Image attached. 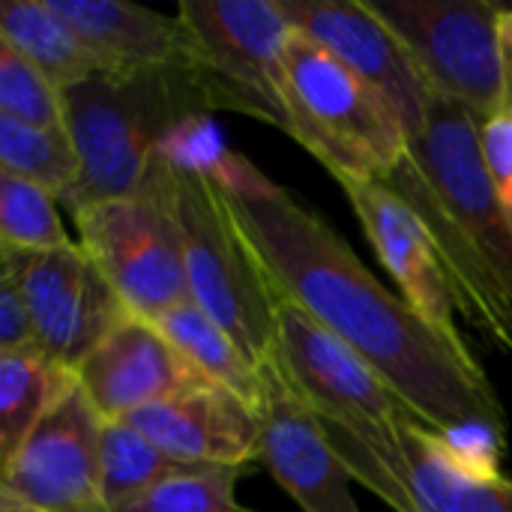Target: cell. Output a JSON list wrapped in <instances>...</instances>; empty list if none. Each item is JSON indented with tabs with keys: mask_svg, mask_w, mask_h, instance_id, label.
I'll use <instances>...</instances> for the list:
<instances>
[{
	"mask_svg": "<svg viewBox=\"0 0 512 512\" xmlns=\"http://www.w3.org/2000/svg\"><path fill=\"white\" fill-rule=\"evenodd\" d=\"M402 39L429 90L480 123L501 114V6L489 0H366Z\"/></svg>",
	"mask_w": 512,
	"mask_h": 512,
	"instance_id": "cell-8",
	"label": "cell"
},
{
	"mask_svg": "<svg viewBox=\"0 0 512 512\" xmlns=\"http://www.w3.org/2000/svg\"><path fill=\"white\" fill-rule=\"evenodd\" d=\"M282 9L294 30L336 54L396 108L408 138L426 129L435 93L402 39L366 0H282Z\"/></svg>",
	"mask_w": 512,
	"mask_h": 512,
	"instance_id": "cell-14",
	"label": "cell"
},
{
	"mask_svg": "<svg viewBox=\"0 0 512 512\" xmlns=\"http://www.w3.org/2000/svg\"><path fill=\"white\" fill-rule=\"evenodd\" d=\"M501 6H507V9H512V3H501Z\"/></svg>",
	"mask_w": 512,
	"mask_h": 512,
	"instance_id": "cell-31",
	"label": "cell"
},
{
	"mask_svg": "<svg viewBox=\"0 0 512 512\" xmlns=\"http://www.w3.org/2000/svg\"><path fill=\"white\" fill-rule=\"evenodd\" d=\"M480 144L495 198L512 228V114H498L480 123Z\"/></svg>",
	"mask_w": 512,
	"mask_h": 512,
	"instance_id": "cell-27",
	"label": "cell"
},
{
	"mask_svg": "<svg viewBox=\"0 0 512 512\" xmlns=\"http://www.w3.org/2000/svg\"><path fill=\"white\" fill-rule=\"evenodd\" d=\"M75 225L81 249L93 258L129 315L156 321L192 300L180 228L156 159L135 195L87 207L75 213Z\"/></svg>",
	"mask_w": 512,
	"mask_h": 512,
	"instance_id": "cell-7",
	"label": "cell"
},
{
	"mask_svg": "<svg viewBox=\"0 0 512 512\" xmlns=\"http://www.w3.org/2000/svg\"><path fill=\"white\" fill-rule=\"evenodd\" d=\"M177 15L195 42V78L213 111H237L291 132L282 0H183Z\"/></svg>",
	"mask_w": 512,
	"mask_h": 512,
	"instance_id": "cell-6",
	"label": "cell"
},
{
	"mask_svg": "<svg viewBox=\"0 0 512 512\" xmlns=\"http://www.w3.org/2000/svg\"><path fill=\"white\" fill-rule=\"evenodd\" d=\"M99 54L111 75L183 69L195 72V42L180 15L126 0H48Z\"/></svg>",
	"mask_w": 512,
	"mask_h": 512,
	"instance_id": "cell-18",
	"label": "cell"
},
{
	"mask_svg": "<svg viewBox=\"0 0 512 512\" xmlns=\"http://www.w3.org/2000/svg\"><path fill=\"white\" fill-rule=\"evenodd\" d=\"M0 512H36V510H24V507H6V504H0Z\"/></svg>",
	"mask_w": 512,
	"mask_h": 512,
	"instance_id": "cell-30",
	"label": "cell"
},
{
	"mask_svg": "<svg viewBox=\"0 0 512 512\" xmlns=\"http://www.w3.org/2000/svg\"><path fill=\"white\" fill-rule=\"evenodd\" d=\"M75 387V372L39 348L0 354V468Z\"/></svg>",
	"mask_w": 512,
	"mask_h": 512,
	"instance_id": "cell-20",
	"label": "cell"
},
{
	"mask_svg": "<svg viewBox=\"0 0 512 512\" xmlns=\"http://www.w3.org/2000/svg\"><path fill=\"white\" fill-rule=\"evenodd\" d=\"M219 177L282 300L351 345L429 426L492 456L507 453V414L474 354L450 348L321 213L246 156L222 147Z\"/></svg>",
	"mask_w": 512,
	"mask_h": 512,
	"instance_id": "cell-1",
	"label": "cell"
},
{
	"mask_svg": "<svg viewBox=\"0 0 512 512\" xmlns=\"http://www.w3.org/2000/svg\"><path fill=\"white\" fill-rule=\"evenodd\" d=\"M261 462L303 512H360L321 417L288 381L276 348L258 363Z\"/></svg>",
	"mask_w": 512,
	"mask_h": 512,
	"instance_id": "cell-13",
	"label": "cell"
},
{
	"mask_svg": "<svg viewBox=\"0 0 512 512\" xmlns=\"http://www.w3.org/2000/svg\"><path fill=\"white\" fill-rule=\"evenodd\" d=\"M153 324L174 342V348L201 375H207L213 384L228 387L252 408L258 405V396H261L258 366H252L249 357L237 348V342L192 300L168 309Z\"/></svg>",
	"mask_w": 512,
	"mask_h": 512,
	"instance_id": "cell-21",
	"label": "cell"
},
{
	"mask_svg": "<svg viewBox=\"0 0 512 512\" xmlns=\"http://www.w3.org/2000/svg\"><path fill=\"white\" fill-rule=\"evenodd\" d=\"M189 471V465L165 456L144 432H138L129 420L102 423L99 438V483L102 501L108 512L132 504L147 495L159 483Z\"/></svg>",
	"mask_w": 512,
	"mask_h": 512,
	"instance_id": "cell-22",
	"label": "cell"
},
{
	"mask_svg": "<svg viewBox=\"0 0 512 512\" xmlns=\"http://www.w3.org/2000/svg\"><path fill=\"white\" fill-rule=\"evenodd\" d=\"M75 381L102 423L129 420L189 387L207 384L174 342L144 318L129 315L75 369Z\"/></svg>",
	"mask_w": 512,
	"mask_h": 512,
	"instance_id": "cell-16",
	"label": "cell"
},
{
	"mask_svg": "<svg viewBox=\"0 0 512 512\" xmlns=\"http://www.w3.org/2000/svg\"><path fill=\"white\" fill-rule=\"evenodd\" d=\"M0 171L63 201L81 177V159L69 129H45L0 117Z\"/></svg>",
	"mask_w": 512,
	"mask_h": 512,
	"instance_id": "cell-23",
	"label": "cell"
},
{
	"mask_svg": "<svg viewBox=\"0 0 512 512\" xmlns=\"http://www.w3.org/2000/svg\"><path fill=\"white\" fill-rule=\"evenodd\" d=\"M165 456L189 468H246L261 462V426L249 402L222 384L189 387L129 417Z\"/></svg>",
	"mask_w": 512,
	"mask_h": 512,
	"instance_id": "cell-17",
	"label": "cell"
},
{
	"mask_svg": "<svg viewBox=\"0 0 512 512\" xmlns=\"http://www.w3.org/2000/svg\"><path fill=\"white\" fill-rule=\"evenodd\" d=\"M0 42L21 51L60 90L96 75H111L90 42L48 0H6Z\"/></svg>",
	"mask_w": 512,
	"mask_h": 512,
	"instance_id": "cell-19",
	"label": "cell"
},
{
	"mask_svg": "<svg viewBox=\"0 0 512 512\" xmlns=\"http://www.w3.org/2000/svg\"><path fill=\"white\" fill-rule=\"evenodd\" d=\"M0 117L45 129H66L63 90L6 42H0Z\"/></svg>",
	"mask_w": 512,
	"mask_h": 512,
	"instance_id": "cell-25",
	"label": "cell"
},
{
	"mask_svg": "<svg viewBox=\"0 0 512 512\" xmlns=\"http://www.w3.org/2000/svg\"><path fill=\"white\" fill-rule=\"evenodd\" d=\"M501 69H504L501 114H512V9H507V6H501Z\"/></svg>",
	"mask_w": 512,
	"mask_h": 512,
	"instance_id": "cell-29",
	"label": "cell"
},
{
	"mask_svg": "<svg viewBox=\"0 0 512 512\" xmlns=\"http://www.w3.org/2000/svg\"><path fill=\"white\" fill-rule=\"evenodd\" d=\"M24 348H36L33 318L18 276L0 264V354H12Z\"/></svg>",
	"mask_w": 512,
	"mask_h": 512,
	"instance_id": "cell-28",
	"label": "cell"
},
{
	"mask_svg": "<svg viewBox=\"0 0 512 512\" xmlns=\"http://www.w3.org/2000/svg\"><path fill=\"white\" fill-rule=\"evenodd\" d=\"M276 354L288 381L324 423L351 432L390 429L393 420L411 408L351 345L282 297Z\"/></svg>",
	"mask_w": 512,
	"mask_h": 512,
	"instance_id": "cell-11",
	"label": "cell"
},
{
	"mask_svg": "<svg viewBox=\"0 0 512 512\" xmlns=\"http://www.w3.org/2000/svg\"><path fill=\"white\" fill-rule=\"evenodd\" d=\"M423 219L447 270L456 312L512 357V228L495 198L480 120L432 99L426 129L384 180Z\"/></svg>",
	"mask_w": 512,
	"mask_h": 512,
	"instance_id": "cell-2",
	"label": "cell"
},
{
	"mask_svg": "<svg viewBox=\"0 0 512 512\" xmlns=\"http://www.w3.org/2000/svg\"><path fill=\"white\" fill-rule=\"evenodd\" d=\"M285 96L288 135L330 177L387 180L408 156V132L396 108L300 30H291L285 45Z\"/></svg>",
	"mask_w": 512,
	"mask_h": 512,
	"instance_id": "cell-5",
	"label": "cell"
},
{
	"mask_svg": "<svg viewBox=\"0 0 512 512\" xmlns=\"http://www.w3.org/2000/svg\"><path fill=\"white\" fill-rule=\"evenodd\" d=\"M69 243L72 240L57 216V198L21 177L0 171V246L45 252Z\"/></svg>",
	"mask_w": 512,
	"mask_h": 512,
	"instance_id": "cell-24",
	"label": "cell"
},
{
	"mask_svg": "<svg viewBox=\"0 0 512 512\" xmlns=\"http://www.w3.org/2000/svg\"><path fill=\"white\" fill-rule=\"evenodd\" d=\"M0 264L21 282L36 348L72 372L129 318V309L81 243L45 252L0 246Z\"/></svg>",
	"mask_w": 512,
	"mask_h": 512,
	"instance_id": "cell-10",
	"label": "cell"
},
{
	"mask_svg": "<svg viewBox=\"0 0 512 512\" xmlns=\"http://www.w3.org/2000/svg\"><path fill=\"white\" fill-rule=\"evenodd\" d=\"M63 108L81 159V177L60 201L72 216L135 195L156 153L213 111L195 72L183 69L96 75L66 87Z\"/></svg>",
	"mask_w": 512,
	"mask_h": 512,
	"instance_id": "cell-4",
	"label": "cell"
},
{
	"mask_svg": "<svg viewBox=\"0 0 512 512\" xmlns=\"http://www.w3.org/2000/svg\"><path fill=\"white\" fill-rule=\"evenodd\" d=\"M348 435L393 474L414 512H512V480L501 471V456L453 441L414 408L390 429Z\"/></svg>",
	"mask_w": 512,
	"mask_h": 512,
	"instance_id": "cell-9",
	"label": "cell"
},
{
	"mask_svg": "<svg viewBox=\"0 0 512 512\" xmlns=\"http://www.w3.org/2000/svg\"><path fill=\"white\" fill-rule=\"evenodd\" d=\"M219 150L204 117L177 132L156 165L180 228L192 303L258 366L276 348L279 294L225 195Z\"/></svg>",
	"mask_w": 512,
	"mask_h": 512,
	"instance_id": "cell-3",
	"label": "cell"
},
{
	"mask_svg": "<svg viewBox=\"0 0 512 512\" xmlns=\"http://www.w3.org/2000/svg\"><path fill=\"white\" fill-rule=\"evenodd\" d=\"M102 420L75 387L0 468V504L36 512H108L99 483Z\"/></svg>",
	"mask_w": 512,
	"mask_h": 512,
	"instance_id": "cell-12",
	"label": "cell"
},
{
	"mask_svg": "<svg viewBox=\"0 0 512 512\" xmlns=\"http://www.w3.org/2000/svg\"><path fill=\"white\" fill-rule=\"evenodd\" d=\"M243 468H189L117 512H255L234 495Z\"/></svg>",
	"mask_w": 512,
	"mask_h": 512,
	"instance_id": "cell-26",
	"label": "cell"
},
{
	"mask_svg": "<svg viewBox=\"0 0 512 512\" xmlns=\"http://www.w3.org/2000/svg\"><path fill=\"white\" fill-rule=\"evenodd\" d=\"M351 201L378 261L399 285V297L459 354H471L456 327V300L441 255L423 219L384 180L333 177Z\"/></svg>",
	"mask_w": 512,
	"mask_h": 512,
	"instance_id": "cell-15",
	"label": "cell"
}]
</instances>
